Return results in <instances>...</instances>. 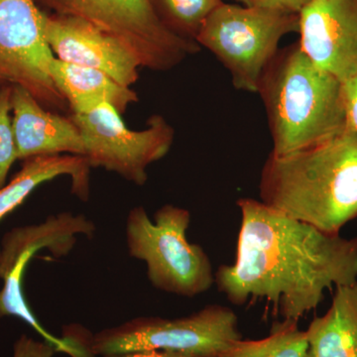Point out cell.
<instances>
[{
    "label": "cell",
    "mask_w": 357,
    "mask_h": 357,
    "mask_svg": "<svg viewBox=\"0 0 357 357\" xmlns=\"http://www.w3.org/2000/svg\"><path fill=\"white\" fill-rule=\"evenodd\" d=\"M237 206L236 261L215 273L232 304L264 299L283 321L299 323L326 290L357 281V237L321 231L256 199H239Z\"/></svg>",
    "instance_id": "cell-1"
},
{
    "label": "cell",
    "mask_w": 357,
    "mask_h": 357,
    "mask_svg": "<svg viewBox=\"0 0 357 357\" xmlns=\"http://www.w3.org/2000/svg\"><path fill=\"white\" fill-rule=\"evenodd\" d=\"M262 203L321 231L340 234L357 218V134L291 153H270L259 184Z\"/></svg>",
    "instance_id": "cell-2"
},
{
    "label": "cell",
    "mask_w": 357,
    "mask_h": 357,
    "mask_svg": "<svg viewBox=\"0 0 357 357\" xmlns=\"http://www.w3.org/2000/svg\"><path fill=\"white\" fill-rule=\"evenodd\" d=\"M257 93L266 109L275 155L318 144L349 128L344 83L314 64L299 42L278 51Z\"/></svg>",
    "instance_id": "cell-3"
},
{
    "label": "cell",
    "mask_w": 357,
    "mask_h": 357,
    "mask_svg": "<svg viewBox=\"0 0 357 357\" xmlns=\"http://www.w3.org/2000/svg\"><path fill=\"white\" fill-rule=\"evenodd\" d=\"M190 223L189 211L165 204L155 213L154 220L143 206H135L126 225L129 255L146 263L153 287L188 298L206 292L215 284L206 251L188 241Z\"/></svg>",
    "instance_id": "cell-4"
},
{
    "label": "cell",
    "mask_w": 357,
    "mask_h": 357,
    "mask_svg": "<svg viewBox=\"0 0 357 357\" xmlns=\"http://www.w3.org/2000/svg\"><path fill=\"white\" fill-rule=\"evenodd\" d=\"M243 335L229 307L208 305L181 318L139 317L89 337L93 356L158 351L182 357H220Z\"/></svg>",
    "instance_id": "cell-5"
},
{
    "label": "cell",
    "mask_w": 357,
    "mask_h": 357,
    "mask_svg": "<svg viewBox=\"0 0 357 357\" xmlns=\"http://www.w3.org/2000/svg\"><path fill=\"white\" fill-rule=\"evenodd\" d=\"M300 15L223 3L204 21L196 42L229 70L236 89L257 93L260 79Z\"/></svg>",
    "instance_id": "cell-6"
},
{
    "label": "cell",
    "mask_w": 357,
    "mask_h": 357,
    "mask_svg": "<svg viewBox=\"0 0 357 357\" xmlns=\"http://www.w3.org/2000/svg\"><path fill=\"white\" fill-rule=\"evenodd\" d=\"M40 1L59 15L86 21L114 37L145 69L166 72L199 51L197 42L178 36L162 22L152 0Z\"/></svg>",
    "instance_id": "cell-7"
},
{
    "label": "cell",
    "mask_w": 357,
    "mask_h": 357,
    "mask_svg": "<svg viewBox=\"0 0 357 357\" xmlns=\"http://www.w3.org/2000/svg\"><path fill=\"white\" fill-rule=\"evenodd\" d=\"M96 225L84 215L61 213L52 215L39 225L16 227L7 232L0 246V319L15 317L24 321L58 351L72 356L74 347L69 338L51 335L33 314L23 290L26 267L35 253L48 249L55 257L69 255L76 245L77 236H95Z\"/></svg>",
    "instance_id": "cell-8"
},
{
    "label": "cell",
    "mask_w": 357,
    "mask_h": 357,
    "mask_svg": "<svg viewBox=\"0 0 357 357\" xmlns=\"http://www.w3.org/2000/svg\"><path fill=\"white\" fill-rule=\"evenodd\" d=\"M70 117L81 131L91 168L105 169L134 185H145L148 167L163 159L175 139L173 126L159 114L149 117L142 130L129 129L110 105Z\"/></svg>",
    "instance_id": "cell-9"
},
{
    "label": "cell",
    "mask_w": 357,
    "mask_h": 357,
    "mask_svg": "<svg viewBox=\"0 0 357 357\" xmlns=\"http://www.w3.org/2000/svg\"><path fill=\"white\" fill-rule=\"evenodd\" d=\"M35 0H0V82L25 89L45 109H67L52 81L55 56L45 40Z\"/></svg>",
    "instance_id": "cell-10"
},
{
    "label": "cell",
    "mask_w": 357,
    "mask_h": 357,
    "mask_svg": "<svg viewBox=\"0 0 357 357\" xmlns=\"http://www.w3.org/2000/svg\"><path fill=\"white\" fill-rule=\"evenodd\" d=\"M300 47L340 82L357 76V0H312L300 13Z\"/></svg>",
    "instance_id": "cell-11"
},
{
    "label": "cell",
    "mask_w": 357,
    "mask_h": 357,
    "mask_svg": "<svg viewBox=\"0 0 357 357\" xmlns=\"http://www.w3.org/2000/svg\"><path fill=\"white\" fill-rule=\"evenodd\" d=\"M45 40L55 58L100 70L131 88L139 79V63L114 37L79 18L41 14Z\"/></svg>",
    "instance_id": "cell-12"
},
{
    "label": "cell",
    "mask_w": 357,
    "mask_h": 357,
    "mask_svg": "<svg viewBox=\"0 0 357 357\" xmlns=\"http://www.w3.org/2000/svg\"><path fill=\"white\" fill-rule=\"evenodd\" d=\"M11 107L18 160L43 155L84 156L83 137L72 117L45 109L31 93L14 84Z\"/></svg>",
    "instance_id": "cell-13"
},
{
    "label": "cell",
    "mask_w": 357,
    "mask_h": 357,
    "mask_svg": "<svg viewBox=\"0 0 357 357\" xmlns=\"http://www.w3.org/2000/svg\"><path fill=\"white\" fill-rule=\"evenodd\" d=\"M91 169L88 160L76 155H43L23 160L20 172L0 189V222L40 185L62 176L70 178L73 194L88 201Z\"/></svg>",
    "instance_id": "cell-14"
},
{
    "label": "cell",
    "mask_w": 357,
    "mask_h": 357,
    "mask_svg": "<svg viewBox=\"0 0 357 357\" xmlns=\"http://www.w3.org/2000/svg\"><path fill=\"white\" fill-rule=\"evenodd\" d=\"M52 81L65 98L72 114H83L102 105H110L121 115L138 95L132 88L122 86L105 73L54 59Z\"/></svg>",
    "instance_id": "cell-15"
},
{
    "label": "cell",
    "mask_w": 357,
    "mask_h": 357,
    "mask_svg": "<svg viewBox=\"0 0 357 357\" xmlns=\"http://www.w3.org/2000/svg\"><path fill=\"white\" fill-rule=\"evenodd\" d=\"M305 332L306 357H357V281L335 287L330 309Z\"/></svg>",
    "instance_id": "cell-16"
},
{
    "label": "cell",
    "mask_w": 357,
    "mask_h": 357,
    "mask_svg": "<svg viewBox=\"0 0 357 357\" xmlns=\"http://www.w3.org/2000/svg\"><path fill=\"white\" fill-rule=\"evenodd\" d=\"M306 332L298 323L281 321L274 324L266 337L237 340L220 357H306Z\"/></svg>",
    "instance_id": "cell-17"
},
{
    "label": "cell",
    "mask_w": 357,
    "mask_h": 357,
    "mask_svg": "<svg viewBox=\"0 0 357 357\" xmlns=\"http://www.w3.org/2000/svg\"><path fill=\"white\" fill-rule=\"evenodd\" d=\"M160 20L178 36L196 42L204 21L222 0H152Z\"/></svg>",
    "instance_id": "cell-18"
},
{
    "label": "cell",
    "mask_w": 357,
    "mask_h": 357,
    "mask_svg": "<svg viewBox=\"0 0 357 357\" xmlns=\"http://www.w3.org/2000/svg\"><path fill=\"white\" fill-rule=\"evenodd\" d=\"M13 84H0V189L6 184V178L14 162L18 160L10 115Z\"/></svg>",
    "instance_id": "cell-19"
},
{
    "label": "cell",
    "mask_w": 357,
    "mask_h": 357,
    "mask_svg": "<svg viewBox=\"0 0 357 357\" xmlns=\"http://www.w3.org/2000/svg\"><path fill=\"white\" fill-rule=\"evenodd\" d=\"M58 351L46 340H36L22 335L14 344L13 357H53Z\"/></svg>",
    "instance_id": "cell-20"
},
{
    "label": "cell",
    "mask_w": 357,
    "mask_h": 357,
    "mask_svg": "<svg viewBox=\"0 0 357 357\" xmlns=\"http://www.w3.org/2000/svg\"><path fill=\"white\" fill-rule=\"evenodd\" d=\"M244 6L286 14L300 15L312 0H238Z\"/></svg>",
    "instance_id": "cell-21"
},
{
    "label": "cell",
    "mask_w": 357,
    "mask_h": 357,
    "mask_svg": "<svg viewBox=\"0 0 357 357\" xmlns=\"http://www.w3.org/2000/svg\"><path fill=\"white\" fill-rule=\"evenodd\" d=\"M344 93L349 123L357 134V76L344 82Z\"/></svg>",
    "instance_id": "cell-22"
},
{
    "label": "cell",
    "mask_w": 357,
    "mask_h": 357,
    "mask_svg": "<svg viewBox=\"0 0 357 357\" xmlns=\"http://www.w3.org/2000/svg\"><path fill=\"white\" fill-rule=\"evenodd\" d=\"M102 357H182L174 356V354H167V352L158 351H133L126 352V354H114V356H107Z\"/></svg>",
    "instance_id": "cell-23"
},
{
    "label": "cell",
    "mask_w": 357,
    "mask_h": 357,
    "mask_svg": "<svg viewBox=\"0 0 357 357\" xmlns=\"http://www.w3.org/2000/svg\"><path fill=\"white\" fill-rule=\"evenodd\" d=\"M0 84H2L1 82H0Z\"/></svg>",
    "instance_id": "cell-24"
},
{
    "label": "cell",
    "mask_w": 357,
    "mask_h": 357,
    "mask_svg": "<svg viewBox=\"0 0 357 357\" xmlns=\"http://www.w3.org/2000/svg\"></svg>",
    "instance_id": "cell-25"
}]
</instances>
